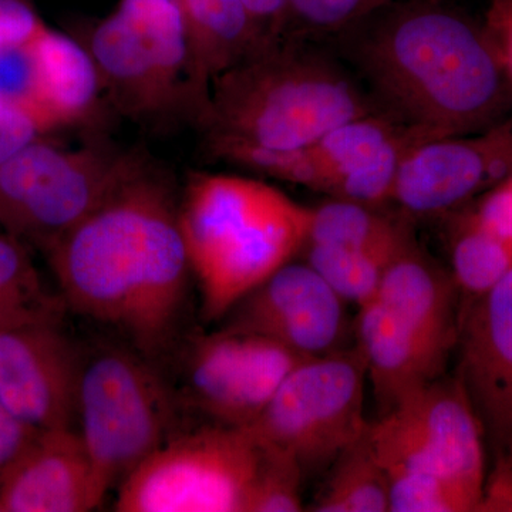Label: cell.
<instances>
[{
  "mask_svg": "<svg viewBox=\"0 0 512 512\" xmlns=\"http://www.w3.org/2000/svg\"><path fill=\"white\" fill-rule=\"evenodd\" d=\"M45 252L66 308L147 359L168 348L191 266L174 198L144 164Z\"/></svg>",
  "mask_w": 512,
  "mask_h": 512,
  "instance_id": "1",
  "label": "cell"
},
{
  "mask_svg": "<svg viewBox=\"0 0 512 512\" xmlns=\"http://www.w3.org/2000/svg\"><path fill=\"white\" fill-rule=\"evenodd\" d=\"M349 55L384 114L436 137L467 136L501 116L512 87L484 28L437 3L394 10Z\"/></svg>",
  "mask_w": 512,
  "mask_h": 512,
  "instance_id": "2",
  "label": "cell"
},
{
  "mask_svg": "<svg viewBox=\"0 0 512 512\" xmlns=\"http://www.w3.org/2000/svg\"><path fill=\"white\" fill-rule=\"evenodd\" d=\"M311 208L255 178L192 174L178 205L202 318L218 322L293 261L308 238Z\"/></svg>",
  "mask_w": 512,
  "mask_h": 512,
  "instance_id": "3",
  "label": "cell"
},
{
  "mask_svg": "<svg viewBox=\"0 0 512 512\" xmlns=\"http://www.w3.org/2000/svg\"><path fill=\"white\" fill-rule=\"evenodd\" d=\"M370 113L375 107L339 64L279 42L212 80L201 121L211 133L299 150Z\"/></svg>",
  "mask_w": 512,
  "mask_h": 512,
  "instance_id": "4",
  "label": "cell"
},
{
  "mask_svg": "<svg viewBox=\"0 0 512 512\" xmlns=\"http://www.w3.org/2000/svg\"><path fill=\"white\" fill-rule=\"evenodd\" d=\"M390 512H473L483 498L484 430L458 377L413 390L369 424Z\"/></svg>",
  "mask_w": 512,
  "mask_h": 512,
  "instance_id": "5",
  "label": "cell"
},
{
  "mask_svg": "<svg viewBox=\"0 0 512 512\" xmlns=\"http://www.w3.org/2000/svg\"><path fill=\"white\" fill-rule=\"evenodd\" d=\"M457 293L453 276L412 244L387 268L376 295L359 306L356 348L380 413L444 376L460 333Z\"/></svg>",
  "mask_w": 512,
  "mask_h": 512,
  "instance_id": "6",
  "label": "cell"
},
{
  "mask_svg": "<svg viewBox=\"0 0 512 512\" xmlns=\"http://www.w3.org/2000/svg\"><path fill=\"white\" fill-rule=\"evenodd\" d=\"M103 89L133 119L158 121L194 111L208 99L192 64L180 0H120L86 45Z\"/></svg>",
  "mask_w": 512,
  "mask_h": 512,
  "instance_id": "7",
  "label": "cell"
},
{
  "mask_svg": "<svg viewBox=\"0 0 512 512\" xmlns=\"http://www.w3.org/2000/svg\"><path fill=\"white\" fill-rule=\"evenodd\" d=\"M76 416L106 495L178 433L173 394L147 357L133 348L111 346L82 357Z\"/></svg>",
  "mask_w": 512,
  "mask_h": 512,
  "instance_id": "8",
  "label": "cell"
},
{
  "mask_svg": "<svg viewBox=\"0 0 512 512\" xmlns=\"http://www.w3.org/2000/svg\"><path fill=\"white\" fill-rule=\"evenodd\" d=\"M262 444L248 427L175 433L117 487L119 512H245Z\"/></svg>",
  "mask_w": 512,
  "mask_h": 512,
  "instance_id": "9",
  "label": "cell"
},
{
  "mask_svg": "<svg viewBox=\"0 0 512 512\" xmlns=\"http://www.w3.org/2000/svg\"><path fill=\"white\" fill-rule=\"evenodd\" d=\"M137 158L37 140L0 165V221L47 251L137 170Z\"/></svg>",
  "mask_w": 512,
  "mask_h": 512,
  "instance_id": "10",
  "label": "cell"
},
{
  "mask_svg": "<svg viewBox=\"0 0 512 512\" xmlns=\"http://www.w3.org/2000/svg\"><path fill=\"white\" fill-rule=\"evenodd\" d=\"M366 377L357 348L303 360L248 429L289 454L305 478L323 473L369 427L363 414Z\"/></svg>",
  "mask_w": 512,
  "mask_h": 512,
  "instance_id": "11",
  "label": "cell"
},
{
  "mask_svg": "<svg viewBox=\"0 0 512 512\" xmlns=\"http://www.w3.org/2000/svg\"><path fill=\"white\" fill-rule=\"evenodd\" d=\"M306 359L275 340L221 326L192 340L184 360L185 397L212 423L249 427Z\"/></svg>",
  "mask_w": 512,
  "mask_h": 512,
  "instance_id": "12",
  "label": "cell"
},
{
  "mask_svg": "<svg viewBox=\"0 0 512 512\" xmlns=\"http://www.w3.org/2000/svg\"><path fill=\"white\" fill-rule=\"evenodd\" d=\"M346 302L308 262H288L225 316L222 328L255 333L305 357L346 349Z\"/></svg>",
  "mask_w": 512,
  "mask_h": 512,
  "instance_id": "13",
  "label": "cell"
},
{
  "mask_svg": "<svg viewBox=\"0 0 512 512\" xmlns=\"http://www.w3.org/2000/svg\"><path fill=\"white\" fill-rule=\"evenodd\" d=\"M82 356L62 320L0 332V403L36 431L70 429Z\"/></svg>",
  "mask_w": 512,
  "mask_h": 512,
  "instance_id": "14",
  "label": "cell"
},
{
  "mask_svg": "<svg viewBox=\"0 0 512 512\" xmlns=\"http://www.w3.org/2000/svg\"><path fill=\"white\" fill-rule=\"evenodd\" d=\"M512 168V127L485 136L430 138L414 146L400 165L392 201L419 217L454 210L485 185L505 180Z\"/></svg>",
  "mask_w": 512,
  "mask_h": 512,
  "instance_id": "15",
  "label": "cell"
},
{
  "mask_svg": "<svg viewBox=\"0 0 512 512\" xmlns=\"http://www.w3.org/2000/svg\"><path fill=\"white\" fill-rule=\"evenodd\" d=\"M460 319L458 379L494 457L512 451V271Z\"/></svg>",
  "mask_w": 512,
  "mask_h": 512,
  "instance_id": "16",
  "label": "cell"
},
{
  "mask_svg": "<svg viewBox=\"0 0 512 512\" xmlns=\"http://www.w3.org/2000/svg\"><path fill=\"white\" fill-rule=\"evenodd\" d=\"M430 138L440 137L384 113L346 121L311 147L322 178L320 191L372 207L390 201L403 158Z\"/></svg>",
  "mask_w": 512,
  "mask_h": 512,
  "instance_id": "17",
  "label": "cell"
},
{
  "mask_svg": "<svg viewBox=\"0 0 512 512\" xmlns=\"http://www.w3.org/2000/svg\"><path fill=\"white\" fill-rule=\"evenodd\" d=\"M106 498L79 431H40L0 480V512H87Z\"/></svg>",
  "mask_w": 512,
  "mask_h": 512,
  "instance_id": "18",
  "label": "cell"
},
{
  "mask_svg": "<svg viewBox=\"0 0 512 512\" xmlns=\"http://www.w3.org/2000/svg\"><path fill=\"white\" fill-rule=\"evenodd\" d=\"M36 66V110L49 130L93 119L103 89L92 53L46 28L30 42Z\"/></svg>",
  "mask_w": 512,
  "mask_h": 512,
  "instance_id": "19",
  "label": "cell"
},
{
  "mask_svg": "<svg viewBox=\"0 0 512 512\" xmlns=\"http://www.w3.org/2000/svg\"><path fill=\"white\" fill-rule=\"evenodd\" d=\"M192 64L201 92L215 77L258 52L254 28L242 0H180Z\"/></svg>",
  "mask_w": 512,
  "mask_h": 512,
  "instance_id": "20",
  "label": "cell"
},
{
  "mask_svg": "<svg viewBox=\"0 0 512 512\" xmlns=\"http://www.w3.org/2000/svg\"><path fill=\"white\" fill-rule=\"evenodd\" d=\"M306 244L399 254L413 239L407 224L376 211V207L333 198L311 208Z\"/></svg>",
  "mask_w": 512,
  "mask_h": 512,
  "instance_id": "21",
  "label": "cell"
},
{
  "mask_svg": "<svg viewBox=\"0 0 512 512\" xmlns=\"http://www.w3.org/2000/svg\"><path fill=\"white\" fill-rule=\"evenodd\" d=\"M328 471L309 511L390 512L389 478L370 443L369 427Z\"/></svg>",
  "mask_w": 512,
  "mask_h": 512,
  "instance_id": "22",
  "label": "cell"
},
{
  "mask_svg": "<svg viewBox=\"0 0 512 512\" xmlns=\"http://www.w3.org/2000/svg\"><path fill=\"white\" fill-rule=\"evenodd\" d=\"M66 309L62 296L43 285L22 239L0 232V332L42 320H62Z\"/></svg>",
  "mask_w": 512,
  "mask_h": 512,
  "instance_id": "23",
  "label": "cell"
},
{
  "mask_svg": "<svg viewBox=\"0 0 512 512\" xmlns=\"http://www.w3.org/2000/svg\"><path fill=\"white\" fill-rule=\"evenodd\" d=\"M451 268L457 288L480 298L512 271V247L468 214L458 222L451 238Z\"/></svg>",
  "mask_w": 512,
  "mask_h": 512,
  "instance_id": "24",
  "label": "cell"
},
{
  "mask_svg": "<svg viewBox=\"0 0 512 512\" xmlns=\"http://www.w3.org/2000/svg\"><path fill=\"white\" fill-rule=\"evenodd\" d=\"M410 247V245H409ZM306 261L346 302L357 308L370 301L387 268L399 254L357 251L330 245L306 244Z\"/></svg>",
  "mask_w": 512,
  "mask_h": 512,
  "instance_id": "25",
  "label": "cell"
},
{
  "mask_svg": "<svg viewBox=\"0 0 512 512\" xmlns=\"http://www.w3.org/2000/svg\"><path fill=\"white\" fill-rule=\"evenodd\" d=\"M210 150L222 160L247 168L255 174L316 191L322 187L318 163L311 147L279 150L242 138L211 133Z\"/></svg>",
  "mask_w": 512,
  "mask_h": 512,
  "instance_id": "26",
  "label": "cell"
},
{
  "mask_svg": "<svg viewBox=\"0 0 512 512\" xmlns=\"http://www.w3.org/2000/svg\"><path fill=\"white\" fill-rule=\"evenodd\" d=\"M261 463L249 490L245 512L303 510L301 467L289 454L262 443Z\"/></svg>",
  "mask_w": 512,
  "mask_h": 512,
  "instance_id": "27",
  "label": "cell"
},
{
  "mask_svg": "<svg viewBox=\"0 0 512 512\" xmlns=\"http://www.w3.org/2000/svg\"><path fill=\"white\" fill-rule=\"evenodd\" d=\"M392 0H288V26L303 32L335 33L352 29Z\"/></svg>",
  "mask_w": 512,
  "mask_h": 512,
  "instance_id": "28",
  "label": "cell"
},
{
  "mask_svg": "<svg viewBox=\"0 0 512 512\" xmlns=\"http://www.w3.org/2000/svg\"><path fill=\"white\" fill-rule=\"evenodd\" d=\"M0 97L23 104L39 116L36 110V66L30 43L0 49Z\"/></svg>",
  "mask_w": 512,
  "mask_h": 512,
  "instance_id": "29",
  "label": "cell"
},
{
  "mask_svg": "<svg viewBox=\"0 0 512 512\" xmlns=\"http://www.w3.org/2000/svg\"><path fill=\"white\" fill-rule=\"evenodd\" d=\"M49 131L35 111L0 97V165Z\"/></svg>",
  "mask_w": 512,
  "mask_h": 512,
  "instance_id": "30",
  "label": "cell"
},
{
  "mask_svg": "<svg viewBox=\"0 0 512 512\" xmlns=\"http://www.w3.org/2000/svg\"><path fill=\"white\" fill-rule=\"evenodd\" d=\"M470 215L481 228L512 247V177L495 185Z\"/></svg>",
  "mask_w": 512,
  "mask_h": 512,
  "instance_id": "31",
  "label": "cell"
},
{
  "mask_svg": "<svg viewBox=\"0 0 512 512\" xmlns=\"http://www.w3.org/2000/svg\"><path fill=\"white\" fill-rule=\"evenodd\" d=\"M45 28L26 0H0V49L29 45Z\"/></svg>",
  "mask_w": 512,
  "mask_h": 512,
  "instance_id": "32",
  "label": "cell"
},
{
  "mask_svg": "<svg viewBox=\"0 0 512 512\" xmlns=\"http://www.w3.org/2000/svg\"><path fill=\"white\" fill-rule=\"evenodd\" d=\"M242 3L254 28L259 50L282 42L288 28V0H242Z\"/></svg>",
  "mask_w": 512,
  "mask_h": 512,
  "instance_id": "33",
  "label": "cell"
},
{
  "mask_svg": "<svg viewBox=\"0 0 512 512\" xmlns=\"http://www.w3.org/2000/svg\"><path fill=\"white\" fill-rule=\"evenodd\" d=\"M484 30L512 87V0H488Z\"/></svg>",
  "mask_w": 512,
  "mask_h": 512,
  "instance_id": "34",
  "label": "cell"
},
{
  "mask_svg": "<svg viewBox=\"0 0 512 512\" xmlns=\"http://www.w3.org/2000/svg\"><path fill=\"white\" fill-rule=\"evenodd\" d=\"M478 512H512V451L494 457Z\"/></svg>",
  "mask_w": 512,
  "mask_h": 512,
  "instance_id": "35",
  "label": "cell"
},
{
  "mask_svg": "<svg viewBox=\"0 0 512 512\" xmlns=\"http://www.w3.org/2000/svg\"><path fill=\"white\" fill-rule=\"evenodd\" d=\"M40 431L30 429L0 403V480Z\"/></svg>",
  "mask_w": 512,
  "mask_h": 512,
  "instance_id": "36",
  "label": "cell"
},
{
  "mask_svg": "<svg viewBox=\"0 0 512 512\" xmlns=\"http://www.w3.org/2000/svg\"><path fill=\"white\" fill-rule=\"evenodd\" d=\"M0 227H3V225H2V221H0Z\"/></svg>",
  "mask_w": 512,
  "mask_h": 512,
  "instance_id": "37",
  "label": "cell"
},
{
  "mask_svg": "<svg viewBox=\"0 0 512 512\" xmlns=\"http://www.w3.org/2000/svg\"><path fill=\"white\" fill-rule=\"evenodd\" d=\"M511 177H512V175H511Z\"/></svg>",
  "mask_w": 512,
  "mask_h": 512,
  "instance_id": "38",
  "label": "cell"
}]
</instances>
